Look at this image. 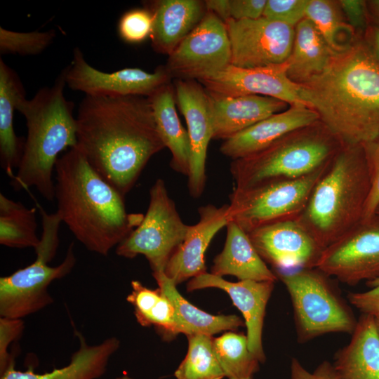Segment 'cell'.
Listing matches in <instances>:
<instances>
[{
    "mask_svg": "<svg viewBox=\"0 0 379 379\" xmlns=\"http://www.w3.org/2000/svg\"><path fill=\"white\" fill-rule=\"evenodd\" d=\"M76 121L77 147L123 196L149 159L165 147L147 98L86 95Z\"/></svg>",
    "mask_w": 379,
    "mask_h": 379,
    "instance_id": "1",
    "label": "cell"
},
{
    "mask_svg": "<svg viewBox=\"0 0 379 379\" xmlns=\"http://www.w3.org/2000/svg\"><path fill=\"white\" fill-rule=\"evenodd\" d=\"M303 103L343 144H363L379 133V62L357 35L333 52L326 68L300 85Z\"/></svg>",
    "mask_w": 379,
    "mask_h": 379,
    "instance_id": "2",
    "label": "cell"
},
{
    "mask_svg": "<svg viewBox=\"0 0 379 379\" xmlns=\"http://www.w3.org/2000/svg\"><path fill=\"white\" fill-rule=\"evenodd\" d=\"M55 171L56 213L88 251L107 255L142 222L144 215L127 212L124 196L77 147L59 157Z\"/></svg>",
    "mask_w": 379,
    "mask_h": 379,
    "instance_id": "3",
    "label": "cell"
},
{
    "mask_svg": "<svg viewBox=\"0 0 379 379\" xmlns=\"http://www.w3.org/2000/svg\"><path fill=\"white\" fill-rule=\"evenodd\" d=\"M65 86L62 72L51 86L41 88L18 108L25 118L27 135L11 185L15 190L33 187L49 201L55 199L53 172L59 155L77 146L74 104L65 96Z\"/></svg>",
    "mask_w": 379,
    "mask_h": 379,
    "instance_id": "4",
    "label": "cell"
},
{
    "mask_svg": "<svg viewBox=\"0 0 379 379\" xmlns=\"http://www.w3.org/2000/svg\"><path fill=\"white\" fill-rule=\"evenodd\" d=\"M371 178L360 144H344L314 186L298 220L326 248L364 218Z\"/></svg>",
    "mask_w": 379,
    "mask_h": 379,
    "instance_id": "5",
    "label": "cell"
},
{
    "mask_svg": "<svg viewBox=\"0 0 379 379\" xmlns=\"http://www.w3.org/2000/svg\"><path fill=\"white\" fill-rule=\"evenodd\" d=\"M344 144L321 121L295 130L264 149L232 160L237 188L272 179L293 180L327 166Z\"/></svg>",
    "mask_w": 379,
    "mask_h": 379,
    "instance_id": "6",
    "label": "cell"
},
{
    "mask_svg": "<svg viewBox=\"0 0 379 379\" xmlns=\"http://www.w3.org/2000/svg\"><path fill=\"white\" fill-rule=\"evenodd\" d=\"M38 208L43 231L40 242L34 249L35 260L0 278V316L2 317L22 319L53 303L49 286L55 280L69 274L76 264L73 243H71L62 262L57 266L49 265L59 246L58 232L62 221L56 212L48 213L39 205Z\"/></svg>",
    "mask_w": 379,
    "mask_h": 379,
    "instance_id": "7",
    "label": "cell"
},
{
    "mask_svg": "<svg viewBox=\"0 0 379 379\" xmlns=\"http://www.w3.org/2000/svg\"><path fill=\"white\" fill-rule=\"evenodd\" d=\"M273 272L290 295L299 343L329 333H353L358 320L331 277L317 267Z\"/></svg>",
    "mask_w": 379,
    "mask_h": 379,
    "instance_id": "8",
    "label": "cell"
},
{
    "mask_svg": "<svg viewBox=\"0 0 379 379\" xmlns=\"http://www.w3.org/2000/svg\"><path fill=\"white\" fill-rule=\"evenodd\" d=\"M329 164L300 178L272 179L246 187H234L229 197L228 220L248 234L272 222L298 220Z\"/></svg>",
    "mask_w": 379,
    "mask_h": 379,
    "instance_id": "9",
    "label": "cell"
},
{
    "mask_svg": "<svg viewBox=\"0 0 379 379\" xmlns=\"http://www.w3.org/2000/svg\"><path fill=\"white\" fill-rule=\"evenodd\" d=\"M190 227L182 220L164 181L159 178L149 190V205L142 222L116 247V253L126 258L142 255L153 273L164 272Z\"/></svg>",
    "mask_w": 379,
    "mask_h": 379,
    "instance_id": "10",
    "label": "cell"
},
{
    "mask_svg": "<svg viewBox=\"0 0 379 379\" xmlns=\"http://www.w3.org/2000/svg\"><path fill=\"white\" fill-rule=\"evenodd\" d=\"M316 267L350 286L379 278V218L362 219L326 247Z\"/></svg>",
    "mask_w": 379,
    "mask_h": 379,
    "instance_id": "11",
    "label": "cell"
},
{
    "mask_svg": "<svg viewBox=\"0 0 379 379\" xmlns=\"http://www.w3.org/2000/svg\"><path fill=\"white\" fill-rule=\"evenodd\" d=\"M231 60L225 23L206 11L197 26L168 55L166 66L171 77L200 80L222 71Z\"/></svg>",
    "mask_w": 379,
    "mask_h": 379,
    "instance_id": "12",
    "label": "cell"
},
{
    "mask_svg": "<svg viewBox=\"0 0 379 379\" xmlns=\"http://www.w3.org/2000/svg\"><path fill=\"white\" fill-rule=\"evenodd\" d=\"M225 23L231 47L230 65L254 68L281 64L288 60L295 27L264 17L230 19Z\"/></svg>",
    "mask_w": 379,
    "mask_h": 379,
    "instance_id": "13",
    "label": "cell"
},
{
    "mask_svg": "<svg viewBox=\"0 0 379 379\" xmlns=\"http://www.w3.org/2000/svg\"><path fill=\"white\" fill-rule=\"evenodd\" d=\"M66 85L89 96H146L169 84L171 75L166 67L149 73L139 68H125L114 72L95 69L75 48L71 64L62 70Z\"/></svg>",
    "mask_w": 379,
    "mask_h": 379,
    "instance_id": "14",
    "label": "cell"
},
{
    "mask_svg": "<svg viewBox=\"0 0 379 379\" xmlns=\"http://www.w3.org/2000/svg\"><path fill=\"white\" fill-rule=\"evenodd\" d=\"M248 235L273 270L316 267L324 250L298 220L267 224Z\"/></svg>",
    "mask_w": 379,
    "mask_h": 379,
    "instance_id": "15",
    "label": "cell"
},
{
    "mask_svg": "<svg viewBox=\"0 0 379 379\" xmlns=\"http://www.w3.org/2000/svg\"><path fill=\"white\" fill-rule=\"evenodd\" d=\"M286 62L265 67L242 68L229 65L215 74L199 80L212 95L224 97L262 95L288 105L303 104L300 85L287 75Z\"/></svg>",
    "mask_w": 379,
    "mask_h": 379,
    "instance_id": "16",
    "label": "cell"
},
{
    "mask_svg": "<svg viewBox=\"0 0 379 379\" xmlns=\"http://www.w3.org/2000/svg\"><path fill=\"white\" fill-rule=\"evenodd\" d=\"M175 93L186 121L191 145L188 190L192 197L197 198L205 188L207 149L213 139L208 94L199 82L183 79L175 81Z\"/></svg>",
    "mask_w": 379,
    "mask_h": 379,
    "instance_id": "17",
    "label": "cell"
},
{
    "mask_svg": "<svg viewBox=\"0 0 379 379\" xmlns=\"http://www.w3.org/2000/svg\"><path fill=\"white\" fill-rule=\"evenodd\" d=\"M274 283L253 280L230 282L221 277L205 272L191 279L187 284V290L192 291L216 288L225 291L243 314L250 351L260 363H263L265 361V354L262 346V328L266 307Z\"/></svg>",
    "mask_w": 379,
    "mask_h": 379,
    "instance_id": "18",
    "label": "cell"
},
{
    "mask_svg": "<svg viewBox=\"0 0 379 379\" xmlns=\"http://www.w3.org/2000/svg\"><path fill=\"white\" fill-rule=\"evenodd\" d=\"M227 208L228 204L220 207L208 204L199 208V221L190 225L186 238L164 272L176 285L206 272L205 253L214 236L227 225Z\"/></svg>",
    "mask_w": 379,
    "mask_h": 379,
    "instance_id": "19",
    "label": "cell"
},
{
    "mask_svg": "<svg viewBox=\"0 0 379 379\" xmlns=\"http://www.w3.org/2000/svg\"><path fill=\"white\" fill-rule=\"evenodd\" d=\"M319 121L318 114L303 104H292L224 140L222 154L232 160L254 154L284 135Z\"/></svg>",
    "mask_w": 379,
    "mask_h": 379,
    "instance_id": "20",
    "label": "cell"
},
{
    "mask_svg": "<svg viewBox=\"0 0 379 379\" xmlns=\"http://www.w3.org/2000/svg\"><path fill=\"white\" fill-rule=\"evenodd\" d=\"M207 92V91H206ZM208 94L213 139L224 140L290 105L267 96L224 97Z\"/></svg>",
    "mask_w": 379,
    "mask_h": 379,
    "instance_id": "21",
    "label": "cell"
},
{
    "mask_svg": "<svg viewBox=\"0 0 379 379\" xmlns=\"http://www.w3.org/2000/svg\"><path fill=\"white\" fill-rule=\"evenodd\" d=\"M153 16L150 36L155 51L170 55L197 26L206 13L199 0H159L147 3Z\"/></svg>",
    "mask_w": 379,
    "mask_h": 379,
    "instance_id": "22",
    "label": "cell"
},
{
    "mask_svg": "<svg viewBox=\"0 0 379 379\" xmlns=\"http://www.w3.org/2000/svg\"><path fill=\"white\" fill-rule=\"evenodd\" d=\"M79 347L71 357L69 363L51 371L37 373L32 369L18 371L12 364L0 379H97L106 371L108 363L118 350L120 341L107 338L100 343L89 345L80 333H77Z\"/></svg>",
    "mask_w": 379,
    "mask_h": 379,
    "instance_id": "23",
    "label": "cell"
},
{
    "mask_svg": "<svg viewBox=\"0 0 379 379\" xmlns=\"http://www.w3.org/2000/svg\"><path fill=\"white\" fill-rule=\"evenodd\" d=\"M226 228L224 248L214 258L211 273L221 277L234 276L239 281L275 282L277 275L260 257L248 234L232 221Z\"/></svg>",
    "mask_w": 379,
    "mask_h": 379,
    "instance_id": "24",
    "label": "cell"
},
{
    "mask_svg": "<svg viewBox=\"0 0 379 379\" xmlns=\"http://www.w3.org/2000/svg\"><path fill=\"white\" fill-rule=\"evenodd\" d=\"M350 343L332 364L339 379H379V336L374 317L362 314Z\"/></svg>",
    "mask_w": 379,
    "mask_h": 379,
    "instance_id": "25",
    "label": "cell"
},
{
    "mask_svg": "<svg viewBox=\"0 0 379 379\" xmlns=\"http://www.w3.org/2000/svg\"><path fill=\"white\" fill-rule=\"evenodd\" d=\"M26 99L23 85L16 72L0 60V162L11 179L18 169L24 143L14 130V112Z\"/></svg>",
    "mask_w": 379,
    "mask_h": 379,
    "instance_id": "26",
    "label": "cell"
},
{
    "mask_svg": "<svg viewBox=\"0 0 379 379\" xmlns=\"http://www.w3.org/2000/svg\"><path fill=\"white\" fill-rule=\"evenodd\" d=\"M149 100L157 128L171 153V167L177 173L188 175L191 145L187 131L182 126L175 108V88L167 84L152 95Z\"/></svg>",
    "mask_w": 379,
    "mask_h": 379,
    "instance_id": "27",
    "label": "cell"
},
{
    "mask_svg": "<svg viewBox=\"0 0 379 379\" xmlns=\"http://www.w3.org/2000/svg\"><path fill=\"white\" fill-rule=\"evenodd\" d=\"M333 51L308 19L295 27L291 51L288 60L287 75L297 84H303L321 73L330 61Z\"/></svg>",
    "mask_w": 379,
    "mask_h": 379,
    "instance_id": "28",
    "label": "cell"
},
{
    "mask_svg": "<svg viewBox=\"0 0 379 379\" xmlns=\"http://www.w3.org/2000/svg\"><path fill=\"white\" fill-rule=\"evenodd\" d=\"M152 274L158 288L174 306L181 333L212 336L222 331L236 330L244 325L245 323L237 315H213L202 311L181 295L176 284L164 272Z\"/></svg>",
    "mask_w": 379,
    "mask_h": 379,
    "instance_id": "29",
    "label": "cell"
},
{
    "mask_svg": "<svg viewBox=\"0 0 379 379\" xmlns=\"http://www.w3.org/2000/svg\"><path fill=\"white\" fill-rule=\"evenodd\" d=\"M131 285L126 300L134 307L137 321L141 326H153L166 337L181 333L174 306L159 288H149L137 280L132 281Z\"/></svg>",
    "mask_w": 379,
    "mask_h": 379,
    "instance_id": "30",
    "label": "cell"
},
{
    "mask_svg": "<svg viewBox=\"0 0 379 379\" xmlns=\"http://www.w3.org/2000/svg\"><path fill=\"white\" fill-rule=\"evenodd\" d=\"M36 209L29 208L0 194V244L10 248H36L37 236Z\"/></svg>",
    "mask_w": 379,
    "mask_h": 379,
    "instance_id": "31",
    "label": "cell"
},
{
    "mask_svg": "<svg viewBox=\"0 0 379 379\" xmlns=\"http://www.w3.org/2000/svg\"><path fill=\"white\" fill-rule=\"evenodd\" d=\"M305 18L313 23L333 52L345 50L358 35L347 22L338 1L309 0Z\"/></svg>",
    "mask_w": 379,
    "mask_h": 379,
    "instance_id": "32",
    "label": "cell"
},
{
    "mask_svg": "<svg viewBox=\"0 0 379 379\" xmlns=\"http://www.w3.org/2000/svg\"><path fill=\"white\" fill-rule=\"evenodd\" d=\"M215 357L227 379H253L260 363L248 348L247 336L227 332L213 338Z\"/></svg>",
    "mask_w": 379,
    "mask_h": 379,
    "instance_id": "33",
    "label": "cell"
},
{
    "mask_svg": "<svg viewBox=\"0 0 379 379\" xmlns=\"http://www.w3.org/2000/svg\"><path fill=\"white\" fill-rule=\"evenodd\" d=\"M186 356L174 373L176 379H222L225 377L215 357L213 337L204 334L187 335Z\"/></svg>",
    "mask_w": 379,
    "mask_h": 379,
    "instance_id": "34",
    "label": "cell"
},
{
    "mask_svg": "<svg viewBox=\"0 0 379 379\" xmlns=\"http://www.w3.org/2000/svg\"><path fill=\"white\" fill-rule=\"evenodd\" d=\"M55 36L54 29L19 32L0 27V53L23 56L38 55L52 44Z\"/></svg>",
    "mask_w": 379,
    "mask_h": 379,
    "instance_id": "35",
    "label": "cell"
},
{
    "mask_svg": "<svg viewBox=\"0 0 379 379\" xmlns=\"http://www.w3.org/2000/svg\"><path fill=\"white\" fill-rule=\"evenodd\" d=\"M153 16L147 8H133L124 13L118 22L120 38L129 44H138L150 37Z\"/></svg>",
    "mask_w": 379,
    "mask_h": 379,
    "instance_id": "36",
    "label": "cell"
},
{
    "mask_svg": "<svg viewBox=\"0 0 379 379\" xmlns=\"http://www.w3.org/2000/svg\"><path fill=\"white\" fill-rule=\"evenodd\" d=\"M309 0H267L262 17L295 27L305 18Z\"/></svg>",
    "mask_w": 379,
    "mask_h": 379,
    "instance_id": "37",
    "label": "cell"
},
{
    "mask_svg": "<svg viewBox=\"0 0 379 379\" xmlns=\"http://www.w3.org/2000/svg\"><path fill=\"white\" fill-rule=\"evenodd\" d=\"M361 145L371 178V191L363 218L366 219L375 215L379 204V133Z\"/></svg>",
    "mask_w": 379,
    "mask_h": 379,
    "instance_id": "38",
    "label": "cell"
},
{
    "mask_svg": "<svg viewBox=\"0 0 379 379\" xmlns=\"http://www.w3.org/2000/svg\"><path fill=\"white\" fill-rule=\"evenodd\" d=\"M24 327L22 319L0 318V375L15 363V358L9 353L8 348L20 338Z\"/></svg>",
    "mask_w": 379,
    "mask_h": 379,
    "instance_id": "39",
    "label": "cell"
},
{
    "mask_svg": "<svg viewBox=\"0 0 379 379\" xmlns=\"http://www.w3.org/2000/svg\"><path fill=\"white\" fill-rule=\"evenodd\" d=\"M347 22L358 35H363L371 24L366 1H338Z\"/></svg>",
    "mask_w": 379,
    "mask_h": 379,
    "instance_id": "40",
    "label": "cell"
},
{
    "mask_svg": "<svg viewBox=\"0 0 379 379\" xmlns=\"http://www.w3.org/2000/svg\"><path fill=\"white\" fill-rule=\"evenodd\" d=\"M370 288L364 292L350 293L347 299L362 314L379 315V278L366 281Z\"/></svg>",
    "mask_w": 379,
    "mask_h": 379,
    "instance_id": "41",
    "label": "cell"
},
{
    "mask_svg": "<svg viewBox=\"0 0 379 379\" xmlns=\"http://www.w3.org/2000/svg\"><path fill=\"white\" fill-rule=\"evenodd\" d=\"M267 0H230V19L254 20L262 17Z\"/></svg>",
    "mask_w": 379,
    "mask_h": 379,
    "instance_id": "42",
    "label": "cell"
},
{
    "mask_svg": "<svg viewBox=\"0 0 379 379\" xmlns=\"http://www.w3.org/2000/svg\"><path fill=\"white\" fill-rule=\"evenodd\" d=\"M291 379H339L333 365L327 361L321 363L312 372L307 371L296 360L291 364Z\"/></svg>",
    "mask_w": 379,
    "mask_h": 379,
    "instance_id": "43",
    "label": "cell"
},
{
    "mask_svg": "<svg viewBox=\"0 0 379 379\" xmlns=\"http://www.w3.org/2000/svg\"><path fill=\"white\" fill-rule=\"evenodd\" d=\"M204 3L206 11L216 15L224 22L230 19V0H207Z\"/></svg>",
    "mask_w": 379,
    "mask_h": 379,
    "instance_id": "44",
    "label": "cell"
},
{
    "mask_svg": "<svg viewBox=\"0 0 379 379\" xmlns=\"http://www.w3.org/2000/svg\"><path fill=\"white\" fill-rule=\"evenodd\" d=\"M363 37L379 62V27L371 22Z\"/></svg>",
    "mask_w": 379,
    "mask_h": 379,
    "instance_id": "45",
    "label": "cell"
},
{
    "mask_svg": "<svg viewBox=\"0 0 379 379\" xmlns=\"http://www.w3.org/2000/svg\"><path fill=\"white\" fill-rule=\"evenodd\" d=\"M370 21L379 27V0L366 1Z\"/></svg>",
    "mask_w": 379,
    "mask_h": 379,
    "instance_id": "46",
    "label": "cell"
},
{
    "mask_svg": "<svg viewBox=\"0 0 379 379\" xmlns=\"http://www.w3.org/2000/svg\"><path fill=\"white\" fill-rule=\"evenodd\" d=\"M375 324L378 335L379 336V315L374 317Z\"/></svg>",
    "mask_w": 379,
    "mask_h": 379,
    "instance_id": "47",
    "label": "cell"
},
{
    "mask_svg": "<svg viewBox=\"0 0 379 379\" xmlns=\"http://www.w3.org/2000/svg\"><path fill=\"white\" fill-rule=\"evenodd\" d=\"M116 379H132L131 378H130L128 375H123L121 376H119L118 378H117Z\"/></svg>",
    "mask_w": 379,
    "mask_h": 379,
    "instance_id": "48",
    "label": "cell"
},
{
    "mask_svg": "<svg viewBox=\"0 0 379 379\" xmlns=\"http://www.w3.org/2000/svg\"><path fill=\"white\" fill-rule=\"evenodd\" d=\"M375 215L379 218V204L375 210Z\"/></svg>",
    "mask_w": 379,
    "mask_h": 379,
    "instance_id": "49",
    "label": "cell"
}]
</instances>
